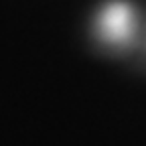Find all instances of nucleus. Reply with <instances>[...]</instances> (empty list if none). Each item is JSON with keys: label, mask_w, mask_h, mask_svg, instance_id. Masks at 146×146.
Returning a JSON list of instances; mask_svg holds the SVG:
<instances>
[{"label": "nucleus", "mask_w": 146, "mask_h": 146, "mask_svg": "<svg viewBox=\"0 0 146 146\" xmlns=\"http://www.w3.org/2000/svg\"><path fill=\"white\" fill-rule=\"evenodd\" d=\"M100 31L110 43H126L134 31V12L124 2L106 6L100 16Z\"/></svg>", "instance_id": "nucleus-1"}]
</instances>
